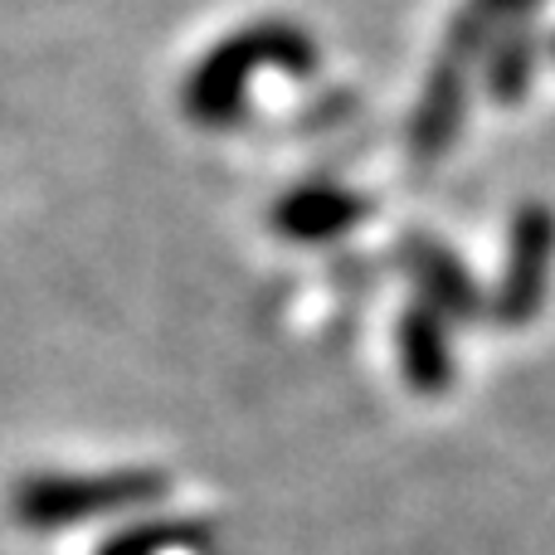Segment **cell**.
Here are the masks:
<instances>
[{
  "instance_id": "1",
  "label": "cell",
  "mask_w": 555,
  "mask_h": 555,
  "mask_svg": "<svg viewBox=\"0 0 555 555\" xmlns=\"http://www.w3.org/2000/svg\"><path fill=\"white\" fill-rule=\"evenodd\" d=\"M259 68L278 74H312L317 68V39L293 20H259L244 25L240 35L220 39L201 64L185 74L181 83V107L191 122L201 127H234L249 107V78Z\"/></svg>"
},
{
  "instance_id": "2",
  "label": "cell",
  "mask_w": 555,
  "mask_h": 555,
  "mask_svg": "<svg viewBox=\"0 0 555 555\" xmlns=\"http://www.w3.org/2000/svg\"><path fill=\"white\" fill-rule=\"evenodd\" d=\"M171 492L162 468H107V473H29L10 492V517L29 531H64L113 512L152 507Z\"/></svg>"
},
{
  "instance_id": "3",
  "label": "cell",
  "mask_w": 555,
  "mask_h": 555,
  "mask_svg": "<svg viewBox=\"0 0 555 555\" xmlns=\"http://www.w3.org/2000/svg\"><path fill=\"white\" fill-rule=\"evenodd\" d=\"M555 273V210L527 201L512 215L507 230V263L498 273V287L488 297V312L502 326H527L546 307Z\"/></svg>"
},
{
  "instance_id": "4",
  "label": "cell",
  "mask_w": 555,
  "mask_h": 555,
  "mask_svg": "<svg viewBox=\"0 0 555 555\" xmlns=\"http://www.w3.org/2000/svg\"><path fill=\"white\" fill-rule=\"evenodd\" d=\"M395 259L410 273V283L420 287V302L434 307L443 322H473V317H482L488 297H482L478 278H473V269L443 240H434V234H404Z\"/></svg>"
},
{
  "instance_id": "5",
  "label": "cell",
  "mask_w": 555,
  "mask_h": 555,
  "mask_svg": "<svg viewBox=\"0 0 555 555\" xmlns=\"http://www.w3.org/2000/svg\"><path fill=\"white\" fill-rule=\"evenodd\" d=\"M371 220V201L336 181H307L273 205V230L293 244H332Z\"/></svg>"
},
{
  "instance_id": "6",
  "label": "cell",
  "mask_w": 555,
  "mask_h": 555,
  "mask_svg": "<svg viewBox=\"0 0 555 555\" xmlns=\"http://www.w3.org/2000/svg\"><path fill=\"white\" fill-rule=\"evenodd\" d=\"M468 98H473V68L459 59H439L424 78L420 107L410 117V152L420 162H439L443 152H453L463 122H468Z\"/></svg>"
},
{
  "instance_id": "7",
  "label": "cell",
  "mask_w": 555,
  "mask_h": 555,
  "mask_svg": "<svg viewBox=\"0 0 555 555\" xmlns=\"http://www.w3.org/2000/svg\"><path fill=\"white\" fill-rule=\"evenodd\" d=\"M395 351H400V375L414 395H443L453 385V375H459L449 322L424 302H410L400 312V322H395Z\"/></svg>"
},
{
  "instance_id": "8",
  "label": "cell",
  "mask_w": 555,
  "mask_h": 555,
  "mask_svg": "<svg viewBox=\"0 0 555 555\" xmlns=\"http://www.w3.org/2000/svg\"><path fill=\"white\" fill-rule=\"evenodd\" d=\"M478 64H482V88H488L492 103L517 107L521 98L531 93V83H537L541 35L531 29V20H527V25H507L488 44V54H482Z\"/></svg>"
},
{
  "instance_id": "9",
  "label": "cell",
  "mask_w": 555,
  "mask_h": 555,
  "mask_svg": "<svg viewBox=\"0 0 555 555\" xmlns=\"http://www.w3.org/2000/svg\"><path fill=\"white\" fill-rule=\"evenodd\" d=\"M537 5H546V0H463L449 35H443V59H459V64L473 68L502 29L527 25Z\"/></svg>"
},
{
  "instance_id": "10",
  "label": "cell",
  "mask_w": 555,
  "mask_h": 555,
  "mask_svg": "<svg viewBox=\"0 0 555 555\" xmlns=\"http://www.w3.org/2000/svg\"><path fill=\"white\" fill-rule=\"evenodd\" d=\"M210 541V527L195 517H162V521H132V527L113 531L98 546V555H166V551H191Z\"/></svg>"
},
{
  "instance_id": "11",
  "label": "cell",
  "mask_w": 555,
  "mask_h": 555,
  "mask_svg": "<svg viewBox=\"0 0 555 555\" xmlns=\"http://www.w3.org/2000/svg\"><path fill=\"white\" fill-rule=\"evenodd\" d=\"M551 59H555V35H551Z\"/></svg>"
}]
</instances>
